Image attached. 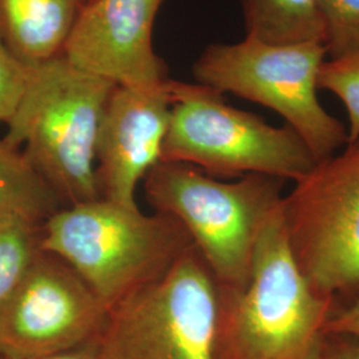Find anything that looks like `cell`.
I'll return each instance as SVG.
<instances>
[{
  "label": "cell",
  "mask_w": 359,
  "mask_h": 359,
  "mask_svg": "<svg viewBox=\"0 0 359 359\" xmlns=\"http://www.w3.org/2000/svg\"><path fill=\"white\" fill-rule=\"evenodd\" d=\"M219 286L191 246L154 283L109 310L97 359H217Z\"/></svg>",
  "instance_id": "cell-7"
},
{
  "label": "cell",
  "mask_w": 359,
  "mask_h": 359,
  "mask_svg": "<svg viewBox=\"0 0 359 359\" xmlns=\"http://www.w3.org/2000/svg\"><path fill=\"white\" fill-rule=\"evenodd\" d=\"M65 204L20 148L0 139V219L43 224Z\"/></svg>",
  "instance_id": "cell-14"
},
{
  "label": "cell",
  "mask_w": 359,
  "mask_h": 359,
  "mask_svg": "<svg viewBox=\"0 0 359 359\" xmlns=\"http://www.w3.org/2000/svg\"><path fill=\"white\" fill-rule=\"evenodd\" d=\"M170 112L161 161L201 169L217 179L266 175L297 181L317 160L287 127L234 108L224 95L200 83L169 79Z\"/></svg>",
  "instance_id": "cell-5"
},
{
  "label": "cell",
  "mask_w": 359,
  "mask_h": 359,
  "mask_svg": "<svg viewBox=\"0 0 359 359\" xmlns=\"http://www.w3.org/2000/svg\"><path fill=\"white\" fill-rule=\"evenodd\" d=\"M337 309L298 269L280 204L261 233L248 285L219 286L216 358L318 359Z\"/></svg>",
  "instance_id": "cell-1"
},
{
  "label": "cell",
  "mask_w": 359,
  "mask_h": 359,
  "mask_svg": "<svg viewBox=\"0 0 359 359\" xmlns=\"http://www.w3.org/2000/svg\"><path fill=\"white\" fill-rule=\"evenodd\" d=\"M248 38L273 44L325 46L321 0H240Z\"/></svg>",
  "instance_id": "cell-13"
},
{
  "label": "cell",
  "mask_w": 359,
  "mask_h": 359,
  "mask_svg": "<svg viewBox=\"0 0 359 359\" xmlns=\"http://www.w3.org/2000/svg\"><path fill=\"white\" fill-rule=\"evenodd\" d=\"M318 88L332 92L344 104L347 142L359 140V51L327 57L318 74Z\"/></svg>",
  "instance_id": "cell-16"
},
{
  "label": "cell",
  "mask_w": 359,
  "mask_h": 359,
  "mask_svg": "<svg viewBox=\"0 0 359 359\" xmlns=\"http://www.w3.org/2000/svg\"><path fill=\"white\" fill-rule=\"evenodd\" d=\"M165 0H86L65 46L79 68L116 86L156 87L168 80L154 28Z\"/></svg>",
  "instance_id": "cell-10"
},
{
  "label": "cell",
  "mask_w": 359,
  "mask_h": 359,
  "mask_svg": "<svg viewBox=\"0 0 359 359\" xmlns=\"http://www.w3.org/2000/svg\"><path fill=\"white\" fill-rule=\"evenodd\" d=\"M318 359H359V338L326 334Z\"/></svg>",
  "instance_id": "cell-20"
},
{
  "label": "cell",
  "mask_w": 359,
  "mask_h": 359,
  "mask_svg": "<svg viewBox=\"0 0 359 359\" xmlns=\"http://www.w3.org/2000/svg\"><path fill=\"white\" fill-rule=\"evenodd\" d=\"M112 81L63 55L32 65L26 95L3 137L20 148L65 206L99 198L96 147Z\"/></svg>",
  "instance_id": "cell-3"
},
{
  "label": "cell",
  "mask_w": 359,
  "mask_h": 359,
  "mask_svg": "<svg viewBox=\"0 0 359 359\" xmlns=\"http://www.w3.org/2000/svg\"><path fill=\"white\" fill-rule=\"evenodd\" d=\"M326 59L323 44H273L245 36L237 43L209 44L194 62L193 76L222 95L281 116L320 161L347 142L346 126L318 99V74Z\"/></svg>",
  "instance_id": "cell-6"
},
{
  "label": "cell",
  "mask_w": 359,
  "mask_h": 359,
  "mask_svg": "<svg viewBox=\"0 0 359 359\" xmlns=\"http://www.w3.org/2000/svg\"><path fill=\"white\" fill-rule=\"evenodd\" d=\"M86 0H0V38L27 65L65 53Z\"/></svg>",
  "instance_id": "cell-12"
},
{
  "label": "cell",
  "mask_w": 359,
  "mask_h": 359,
  "mask_svg": "<svg viewBox=\"0 0 359 359\" xmlns=\"http://www.w3.org/2000/svg\"><path fill=\"white\" fill-rule=\"evenodd\" d=\"M325 333L359 338V299L337 309L329 321L326 322Z\"/></svg>",
  "instance_id": "cell-19"
},
{
  "label": "cell",
  "mask_w": 359,
  "mask_h": 359,
  "mask_svg": "<svg viewBox=\"0 0 359 359\" xmlns=\"http://www.w3.org/2000/svg\"><path fill=\"white\" fill-rule=\"evenodd\" d=\"M169 79L156 87L116 86L104 109L96 147L100 198L139 208L137 188L161 161L167 136Z\"/></svg>",
  "instance_id": "cell-11"
},
{
  "label": "cell",
  "mask_w": 359,
  "mask_h": 359,
  "mask_svg": "<svg viewBox=\"0 0 359 359\" xmlns=\"http://www.w3.org/2000/svg\"><path fill=\"white\" fill-rule=\"evenodd\" d=\"M0 359H3V358H1V357H0Z\"/></svg>",
  "instance_id": "cell-22"
},
{
  "label": "cell",
  "mask_w": 359,
  "mask_h": 359,
  "mask_svg": "<svg viewBox=\"0 0 359 359\" xmlns=\"http://www.w3.org/2000/svg\"><path fill=\"white\" fill-rule=\"evenodd\" d=\"M38 359H97V355H96L95 344H90L87 346L75 348V350H69V351H65V353Z\"/></svg>",
  "instance_id": "cell-21"
},
{
  "label": "cell",
  "mask_w": 359,
  "mask_h": 359,
  "mask_svg": "<svg viewBox=\"0 0 359 359\" xmlns=\"http://www.w3.org/2000/svg\"><path fill=\"white\" fill-rule=\"evenodd\" d=\"M281 215L292 256L311 287L338 309L359 299V140L294 181Z\"/></svg>",
  "instance_id": "cell-8"
},
{
  "label": "cell",
  "mask_w": 359,
  "mask_h": 359,
  "mask_svg": "<svg viewBox=\"0 0 359 359\" xmlns=\"http://www.w3.org/2000/svg\"><path fill=\"white\" fill-rule=\"evenodd\" d=\"M327 57L359 51V0H321Z\"/></svg>",
  "instance_id": "cell-17"
},
{
  "label": "cell",
  "mask_w": 359,
  "mask_h": 359,
  "mask_svg": "<svg viewBox=\"0 0 359 359\" xmlns=\"http://www.w3.org/2000/svg\"><path fill=\"white\" fill-rule=\"evenodd\" d=\"M285 182L266 175L222 181L189 164L160 161L144 180V192L154 212L182 225L221 287L244 289Z\"/></svg>",
  "instance_id": "cell-4"
},
{
  "label": "cell",
  "mask_w": 359,
  "mask_h": 359,
  "mask_svg": "<svg viewBox=\"0 0 359 359\" xmlns=\"http://www.w3.org/2000/svg\"><path fill=\"white\" fill-rule=\"evenodd\" d=\"M108 313L76 270L40 250L0 316V357L38 359L95 344Z\"/></svg>",
  "instance_id": "cell-9"
},
{
  "label": "cell",
  "mask_w": 359,
  "mask_h": 359,
  "mask_svg": "<svg viewBox=\"0 0 359 359\" xmlns=\"http://www.w3.org/2000/svg\"><path fill=\"white\" fill-rule=\"evenodd\" d=\"M32 65L22 62L0 38V126H8L26 95Z\"/></svg>",
  "instance_id": "cell-18"
},
{
  "label": "cell",
  "mask_w": 359,
  "mask_h": 359,
  "mask_svg": "<svg viewBox=\"0 0 359 359\" xmlns=\"http://www.w3.org/2000/svg\"><path fill=\"white\" fill-rule=\"evenodd\" d=\"M177 219L104 198L63 206L41 225V250L60 257L111 309L163 277L191 246Z\"/></svg>",
  "instance_id": "cell-2"
},
{
  "label": "cell",
  "mask_w": 359,
  "mask_h": 359,
  "mask_svg": "<svg viewBox=\"0 0 359 359\" xmlns=\"http://www.w3.org/2000/svg\"><path fill=\"white\" fill-rule=\"evenodd\" d=\"M41 225L25 218L0 219V316L41 250Z\"/></svg>",
  "instance_id": "cell-15"
}]
</instances>
